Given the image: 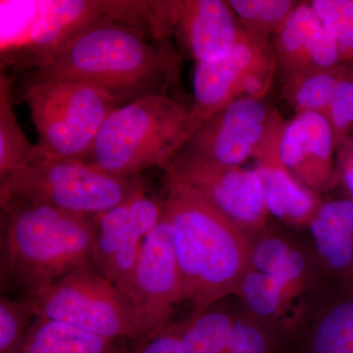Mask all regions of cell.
I'll use <instances>...</instances> for the list:
<instances>
[{"label":"cell","mask_w":353,"mask_h":353,"mask_svg":"<svg viewBox=\"0 0 353 353\" xmlns=\"http://www.w3.org/2000/svg\"><path fill=\"white\" fill-rule=\"evenodd\" d=\"M141 343L134 353H187L178 333L168 329L141 340Z\"/></svg>","instance_id":"cell-31"},{"label":"cell","mask_w":353,"mask_h":353,"mask_svg":"<svg viewBox=\"0 0 353 353\" xmlns=\"http://www.w3.org/2000/svg\"><path fill=\"white\" fill-rule=\"evenodd\" d=\"M37 316L108 339L141 340L134 306L94 266L72 272L25 296Z\"/></svg>","instance_id":"cell-7"},{"label":"cell","mask_w":353,"mask_h":353,"mask_svg":"<svg viewBox=\"0 0 353 353\" xmlns=\"http://www.w3.org/2000/svg\"><path fill=\"white\" fill-rule=\"evenodd\" d=\"M283 125L259 99H236L202 122L182 152L240 167L250 158L259 159L277 141Z\"/></svg>","instance_id":"cell-11"},{"label":"cell","mask_w":353,"mask_h":353,"mask_svg":"<svg viewBox=\"0 0 353 353\" xmlns=\"http://www.w3.org/2000/svg\"><path fill=\"white\" fill-rule=\"evenodd\" d=\"M234 323L219 311L194 314L176 332L187 353H225Z\"/></svg>","instance_id":"cell-22"},{"label":"cell","mask_w":353,"mask_h":353,"mask_svg":"<svg viewBox=\"0 0 353 353\" xmlns=\"http://www.w3.org/2000/svg\"><path fill=\"white\" fill-rule=\"evenodd\" d=\"M336 148L326 116L301 112L281 128L277 155L281 164L294 178L310 187L320 188L333 176Z\"/></svg>","instance_id":"cell-15"},{"label":"cell","mask_w":353,"mask_h":353,"mask_svg":"<svg viewBox=\"0 0 353 353\" xmlns=\"http://www.w3.org/2000/svg\"><path fill=\"white\" fill-rule=\"evenodd\" d=\"M309 353H353V299L341 301L323 316Z\"/></svg>","instance_id":"cell-24"},{"label":"cell","mask_w":353,"mask_h":353,"mask_svg":"<svg viewBox=\"0 0 353 353\" xmlns=\"http://www.w3.org/2000/svg\"><path fill=\"white\" fill-rule=\"evenodd\" d=\"M340 169L343 185L353 199V139H348L341 145Z\"/></svg>","instance_id":"cell-32"},{"label":"cell","mask_w":353,"mask_h":353,"mask_svg":"<svg viewBox=\"0 0 353 353\" xmlns=\"http://www.w3.org/2000/svg\"><path fill=\"white\" fill-rule=\"evenodd\" d=\"M115 341L37 316L23 353H119Z\"/></svg>","instance_id":"cell-19"},{"label":"cell","mask_w":353,"mask_h":353,"mask_svg":"<svg viewBox=\"0 0 353 353\" xmlns=\"http://www.w3.org/2000/svg\"><path fill=\"white\" fill-rule=\"evenodd\" d=\"M167 34H176L196 63L228 54L245 32L229 1H160Z\"/></svg>","instance_id":"cell-14"},{"label":"cell","mask_w":353,"mask_h":353,"mask_svg":"<svg viewBox=\"0 0 353 353\" xmlns=\"http://www.w3.org/2000/svg\"><path fill=\"white\" fill-rule=\"evenodd\" d=\"M165 172L190 183L241 228L264 222L268 210L256 169L224 166L182 152Z\"/></svg>","instance_id":"cell-13"},{"label":"cell","mask_w":353,"mask_h":353,"mask_svg":"<svg viewBox=\"0 0 353 353\" xmlns=\"http://www.w3.org/2000/svg\"><path fill=\"white\" fill-rule=\"evenodd\" d=\"M347 70L339 66L290 79L285 87L288 101L296 113L316 112L326 116L336 85Z\"/></svg>","instance_id":"cell-21"},{"label":"cell","mask_w":353,"mask_h":353,"mask_svg":"<svg viewBox=\"0 0 353 353\" xmlns=\"http://www.w3.org/2000/svg\"><path fill=\"white\" fill-rule=\"evenodd\" d=\"M197 129L190 108L168 94H152L114 110L97 134L88 164L118 176L152 167L166 170Z\"/></svg>","instance_id":"cell-4"},{"label":"cell","mask_w":353,"mask_h":353,"mask_svg":"<svg viewBox=\"0 0 353 353\" xmlns=\"http://www.w3.org/2000/svg\"><path fill=\"white\" fill-rule=\"evenodd\" d=\"M311 7L340 50L343 62L353 60V0H314Z\"/></svg>","instance_id":"cell-27"},{"label":"cell","mask_w":353,"mask_h":353,"mask_svg":"<svg viewBox=\"0 0 353 353\" xmlns=\"http://www.w3.org/2000/svg\"><path fill=\"white\" fill-rule=\"evenodd\" d=\"M164 185L162 217L170 227L185 299L199 314L240 292L253 248L243 228L190 183L165 172Z\"/></svg>","instance_id":"cell-1"},{"label":"cell","mask_w":353,"mask_h":353,"mask_svg":"<svg viewBox=\"0 0 353 353\" xmlns=\"http://www.w3.org/2000/svg\"><path fill=\"white\" fill-rule=\"evenodd\" d=\"M276 63L288 80L341 66L340 50L311 4H297L276 32Z\"/></svg>","instance_id":"cell-16"},{"label":"cell","mask_w":353,"mask_h":353,"mask_svg":"<svg viewBox=\"0 0 353 353\" xmlns=\"http://www.w3.org/2000/svg\"><path fill=\"white\" fill-rule=\"evenodd\" d=\"M175 61L145 32L113 19L90 28L32 69L26 81H63L101 90L121 104L165 92Z\"/></svg>","instance_id":"cell-2"},{"label":"cell","mask_w":353,"mask_h":353,"mask_svg":"<svg viewBox=\"0 0 353 353\" xmlns=\"http://www.w3.org/2000/svg\"><path fill=\"white\" fill-rule=\"evenodd\" d=\"M326 118L333 130L336 145L341 146L353 129V69L347 70L339 81Z\"/></svg>","instance_id":"cell-29"},{"label":"cell","mask_w":353,"mask_h":353,"mask_svg":"<svg viewBox=\"0 0 353 353\" xmlns=\"http://www.w3.org/2000/svg\"><path fill=\"white\" fill-rule=\"evenodd\" d=\"M37 318L34 306L27 299H0V353H23L26 339Z\"/></svg>","instance_id":"cell-26"},{"label":"cell","mask_w":353,"mask_h":353,"mask_svg":"<svg viewBox=\"0 0 353 353\" xmlns=\"http://www.w3.org/2000/svg\"><path fill=\"white\" fill-rule=\"evenodd\" d=\"M161 216L162 201L145 187L116 208L97 215L92 264L130 301L141 248Z\"/></svg>","instance_id":"cell-10"},{"label":"cell","mask_w":353,"mask_h":353,"mask_svg":"<svg viewBox=\"0 0 353 353\" xmlns=\"http://www.w3.org/2000/svg\"><path fill=\"white\" fill-rule=\"evenodd\" d=\"M183 299L185 290L170 227L161 216L145 238L134 273L131 303L141 340L166 329L176 304Z\"/></svg>","instance_id":"cell-12"},{"label":"cell","mask_w":353,"mask_h":353,"mask_svg":"<svg viewBox=\"0 0 353 353\" xmlns=\"http://www.w3.org/2000/svg\"><path fill=\"white\" fill-rule=\"evenodd\" d=\"M145 187L137 176L114 175L80 161L32 157L0 179L4 211L24 206H51L97 215L119 205Z\"/></svg>","instance_id":"cell-5"},{"label":"cell","mask_w":353,"mask_h":353,"mask_svg":"<svg viewBox=\"0 0 353 353\" xmlns=\"http://www.w3.org/2000/svg\"><path fill=\"white\" fill-rule=\"evenodd\" d=\"M257 160L256 170L263 185L268 212L280 219L296 222L310 221L317 209L315 199L281 164L277 155V143Z\"/></svg>","instance_id":"cell-17"},{"label":"cell","mask_w":353,"mask_h":353,"mask_svg":"<svg viewBox=\"0 0 353 353\" xmlns=\"http://www.w3.org/2000/svg\"><path fill=\"white\" fill-rule=\"evenodd\" d=\"M229 4L243 29L265 41L278 32L297 6L290 0H231Z\"/></svg>","instance_id":"cell-23"},{"label":"cell","mask_w":353,"mask_h":353,"mask_svg":"<svg viewBox=\"0 0 353 353\" xmlns=\"http://www.w3.org/2000/svg\"><path fill=\"white\" fill-rule=\"evenodd\" d=\"M15 2L20 10V21L16 22L13 30L1 31V34L12 32V37L18 32L20 34L1 43V53L2 60L8 59L13 54L12 59L18 69L37 68L90 28L113 19L110 1Z\"/></svg>","instance_id":"cell-8"},{"label":"cell","mask_w":353,"mask_h":353,"mask_svg":"<svg viewBox=\"0 0 353 353\" xmlns=\"http://www.w3.org/2000/svg\"><path fill=\"white\" fill-rule=\"evenodd\" d=\"M287 290L277 279L256 270L245 274L240 288L243 301L250 310L259 316L274 314Z\"/></svg>","instance_id":"cell-28"},{"label":"cell","mask_w":353,"mask_h":353,"mask_svg":"<svg viewBox=\"0 0 353 353\" xmlns=\"http://www.w3.org/2000/svg\"><path fill=\"white\" fill-rule=\"evenodd\" d=\"M13 78L0 76V179L25 164L34 152L21 129L13 108Z\"/></svg>","instance_id":"cell-20"},{"label":"cell","mask_w":353,"mask_h":353,"mask_svg":"<svg viewBox=\"0 0 353 353\" xmlns=\"http://www.w3.org/2000/svg\"><path fill=\"white\" fill-rule=\"evenodd\" d=\"M274 51L267 41L245 31L233 50L220 59L196 63L192 79V120L204 121L240 99H262L270 88L275 72Z\"/></svg>","instance_id":"cell-9"},{"label":"cell","mask_w":353,"mask_h":353,"mask_svg":"<svg viewBox=\"0 0 353 353\" xmlns=\"http://www.w3.org/2000/svg\"><path fill=\"white\" fill-rule=\"evenodd\" d=\"M252 266L256 271L277 279L288 289L303 273L304 260L285 241L269 238L253 248Z\"/></svg>","instance_id":"cell-25"},{"label":"cell","mask_w":353,"mask_h":353,"mask_svg":"<svg viewBox=\"0 0 353 353\" xmlns=\"http://www.w3.org/2000/svg\"><path fill=\"white\" fill-rule=\"evenodd\" d=\"M20 92L39 132L34 152L54 160L88 163L104 122L122 106L110 94L80 83L25 81Z\"/></svg>","instance_id":"cell-6"},{"label":"cell","mask_w":353,"mask_h":353,"mask_svg":"<svg viewBox=\"0 0 353 353\" xmlns=\"http://www.w3.org/2000/svg\"><path fill=\"white\" fill-rule=\"evenodd\" d=\"M318 252L336 271L353 268V199L325 202L310 219Z\"/></svg>","instance_id":"cell-18"},{"label":"cell","mask_w":353,"mask_h":353,"mask_svg":"<svg viewBox=\"0 0 353 353\" xmlns=\"http://www.w3.org/2000/svg\"><path fill=\"white\" fill-rule=\"evenodd\" d=\"M267 340L256 327L245 323H234L225 353H266Z\"/></svg>","instance_id":"cell-30"},{"label":"cell","mask_w":353,"mask_h":353,"mask_svg":"<svg viewBox=\"0 0 353 353\" xmlns=\"http://www.w3.org/2000/svg\"><path fill=\"white\" fill-rule=\"evenodd\" d=\"M4 212L2 287L22 290L26 296L72 272L94 266L97 215L44 205Z\"/></svg>","instance_id":"cell-3"}]
</instances>
